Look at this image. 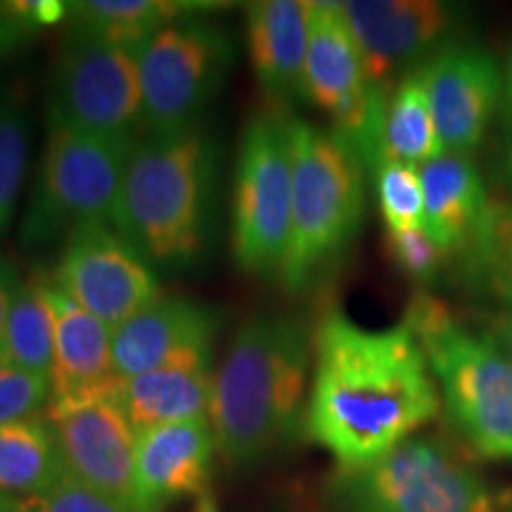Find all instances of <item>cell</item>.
Listing matches in <instances>:
<instances>
[{"instance_id":"83f0119b","label":"cell","mask_w":512,"mask_h":512,"mask_svg":"<svg viewBox=\"0 0 512 512\" xmlns=\"http://www.w3.org/2000/svg\"><path fill=\"white\" fill-rule=\"evenodd\" d=\"M380 214L387 230L425 228V190L420 169L382 159L373 169Z\"/></svg>"},{"instance_id":"484cf974","label":"cell","mask_w":512,"mask_h":512,"mask_svg":"<svg viewBox=\"0 0 512 512\" xmlns=\"http://www.w3.org/2000/svg\"><path fill=\"white\" fill-rule=\"evenodd\" d=\"M31 117L24 93L0 88V235L10 228L29 169Z\"/></svg>"},{"instance_id":"8fae6325","label":"cell","mask_w":512,"mask_h":512,"mask_svg":"<svg viewBox=\"0 0 512 512\" xmlns=\"http://www.w3.org/2000/svg\"><path fill=\"white\" fill-rule=\"evenodd\" d=\"M48 112L81 131L136 140L143 128L140 53L69 27L57 55Z\"/></svg>"},{"instance_id":"7c38bea8","label":"cell","mask_w":512,"mask_h":512,"mask_svg":"<svg viewBox=\"0 0 512 512\" xmlns=\"http://www.w3.org/2000/svg\"><path fill=\"white\" fill-rule=\"evenodd\" d=\"M53 285L112 330L162 299L155 266L110 223L67 235Z\"/></svg>"},{"instance_id":"f1b7e54d","label":"cell","mask_w":512,"mask_h":512,"mask_svg":"<svg viewBox=\"0 0 512 512\" xmlns=\"http://www.w3.org/2000/svg\"><path fill=\"white\" fill-rule=\"evenodd\" d=\"M387 254L392 264L420 285H430L439 278L441 268L451 256L441 249L425 228L387 230Z\"/></svg>"},{"instance_id":"ac0fdd59","label":"cell","mask_w":512,"mask_h":512,"mask_svg":"<svg viewBox=\"0 0 512 512\" xmlns=\"http://www.w3.org/2000/svg\"><path fill=\"white\" fill-rule=\"evenodd\" d=\"M311 0H259L245 10L247 53L266 98L285 107L304 100Z\"/></svg>"},{"instance_id":"d590c367","label":"cell","mask_w":512,"mask_h":512,"mask_svg":"<svg viewBox=\"0 0 512 512\" xmlns=\"http://www.w3.org/2000/svg\"><path fill=\"white\" fill-rule=\"evenodd\" d=\"M503 114H505V121H508V126L512 128V46L508 50V57H505L503 62Z\"/></svg>"},{"instance_id":"d6986e66","label":"cell","mask_w":512,"mask_h":512,"mask_svg":"<svg viewBox=\"0 0 512 512\" xmlns=\"http://www.w3.org/2000/svg\"><path fill=\"white\" fill-rule=\"evenodd\" d=\"M425 230L448 256H463L484 233L496 204L467 155H441L420 166Z\"/></svg>"},{"instance_id":"4316f807","label":"cell","mask_w":512,"mask_h":512,"mask_svg":"<svg viewBox=\"0 0 512 512\" xmlns=\"http://www.w3.org/2000/svg\"><path fill=\"white\" fill-rule=\"evenodd\" d=\"M460 259L470 283L512 309V207L496 204L484 233Z\"/></svg>"},{"instance_id":"ffe728a7","label":"cell","mask_w":512,"mask_h":512,"mask_svg":"<svg viewBox=\"0 0 512 512\" xmlns=\"http://www.w3.org/2000/svg\"><path fill=\"white\" fill-rule=\"evenodd\" d=\"M43 297L53 313L55 358L50 370V399L91 392L112 384V335L114 330L93 313H88L53 280L38 278Z\"/></svg>"},{"instance_id":"6da1fadb","label":"cell","mask_w":512,"mask_h":512,"mask_svg":"<svg viewBox=\"0 0 512 512\" xmlns=\"http://www.w3.org/2000/svg\"><path fill=\"white\" fill-rule=\"evenodd\" d=\"M311 373L304 430L342 470L387 456L441 411L430 363L403 323L373 330L328 311L313 332Z\"/></svg>"},{"instance_id":"4fadbf2b","label":"cell","mask_w":512,"mask_h":512,"mask_svg":"<svg viewBox=\"0 0 512 512\" xmlns=\"http://www.w3.org/2000/svg\"><path fill=\"white\" fill-rule=\"evenodd\" d=\"M114 382L50 399L46 420L69 477L98 494L133 505L138 432L121 408Z\"/></svg>"},{"instance_id":"2e32d148","label":"cell","mask_w":512,"mask_h":512,"mask_svg":"<svg viewBox=\"0 0 512 512\" xmlns=\"http://www.w3.org/2000/svg\"><path fill=\"white\" fill-rule=\"evenodd\" d=\"M216 335V311L188 299H157L114 330V377L126 380L171 366H211Z\"/></svg>"},{"instance_id":"d6a6232c","label":"cell","mask_w":512,"mask_h":512,"mask_svg":"<svg viewBox=\"0 0 512 512\" xmlns=\"http://www.w3.org/2000/svg\"><path fill=\"white\" fill-rule=\"evenodd\" d=\"M479 337H482L489 347H494L505 361L512 363V309L491 313V316L484 320Z\"/></svg>"},{"instance_id":"5bb4252c","label":"cell","mask_w":512,"mask_h":512,"mask_svg":"<svg viewBox=\"0 0 512 512\" xmlns=\"http://www.w3.org/2000/svg\"><path fill=\"white\" fill-rule=\"evenodd\" d=\"M373 86L389 91L396 74H408L446 46L463 10L441 0H349L342 3Z\"/></svg>"},{"instance_id":"e0dca14e","label":"cell","mask_w":512,"mask_h":512,"mask_svg":"<svg viewBox=\"0 0 512 512\" xmlns=\"http://www.w3.org/2000/svg\"><path fill=\"white\" fill-rule=\"evenodd\" d=\"M216 451L209 418L174 422L138 434L133 510L162 512L185 496L207 489Z\"/></svg>"},{"instance_id":"8d00e7d4","label":"cell","mask_w":512,"mask_h":512,"mask_svg":"<svg viewBox=\"0 0 512 512\" xmlns=\"http://www.w3.org/2000/svg\"><path fill=\"white\" fill-rule=\"evenodd\" d=\"M501 171H503V181L508 185V190L512 192V128L505 138L503 145V157H501Z\"/></svg>"},{"instance_id":"ba28073f","label":"cell","mask_w":512,"mask_h":512,"mask_svg":"<svg viewBox=\"0 0 512 512\" xmlns=\"http://www.w3.org/2000/svg\"><path fill=\"white\" fill-rule=\"evenodd\" d=\"M292 233L290 117L264 112L240 140L230 207V249L242 271L283 275Z\"/></svg>"},{"instance_id":"8992f818","label":"cell","mask_w":512,"mask_h":512,"mask_svg":"<svg viewBox=\"0 0 512 512\" xmlns=\"http://www.w3.org/2000/svg\"><path fill=\"white\" fill-rule=\"evenodd\" d=\"M330 512H512L458 448L434 437L403 441L375 463L325 484Z\"/></svg>"},{"instance_id":"9a60e30c","label":"cell","mask_w":512,"mask_h":512,"mask_svg":"<svg viewBox=\"0 0 512 512\" xmlns=\"http://www.w3.org/2000/svg\"><path fill=\"white\" fill-rule=\"evenodd\" d=\"M444 155H467L482 145L503 102V69L472 43H446L420 64Z\"/></svg>"},{"instance_id":"f546056e","label":"cell","mask_w":512,"mask_h":512,"mask_svg":"<svg viewBox=\"0 0 512 512\" xmlns=\"http://www.w3.org/2000/svg\"><path fill=\"white\" fill-rule=\"evenodd\" d=\"M17 512H136L133 505L121 503L98 491L88 489L72 477H64L43 494L19 498Z\"/></svg>"},{"instance_id":"4dcf8cb0","label":"cell","mask_w":512,"mask_h":512,"mask_svg":"<svg viewBox=\"0 0 512 512\" xmlns=\"http://www.w3.org/2000/svg\"><path fill=\"white\" fill-rule=\"evenodd\" d=\"M48 399V377L0 366V425L38 415Z\"/></svg>"},{"instance_id":"3957f363","label":"cell","mask_w":512,"mask_h":512,"mask_svg":"<svg viewBox=\"0 0 512 512\" xmlns=\"http://www.w3.org/2000/svg\"><path fill=\"white\" fill-rule=\"evenodd\" d=\"M216 147L200 126L136 140L110 226L155 271H190L209 252Z\"/></svg>"},{"instance_id":"5b68a950","label":"cell","mask_w":512,"mask_h":512,"mask_svg":"<svg viewBox=\"0 0 512 512\" xmlns=\"http://www.w3.org/2000/svg\"><path fill=\"white\" fill-rule=\"evenodd\" d=\"M403 325L430 363L453 427L477 453L503 458L512 446V363L427 292L413 294Z\"/></svg>"},{"instance_id":"7402d4cb","label":"cell","mask_w":512,"mask_h":512,"mask_svg":"<svg viewBox=\"0 0 512 512\" xmlns=\"http://www.w3.org/2000/svg\"><path fill=\"white\" fill-rule=\"evenodd\" d=\"M64 477L67 470L46 415L0 425V494H43Z\"/></svg>"},{"instance_id":"52a82bcc","label":"cell","mask_w":512,"mask_h":512,"mask_svg":"<svg viewBox=\"0 0 512 512\" xmlns=\"http://www.w3.org/2000/svg\"><path fill=\"white\" fill-rule=\"evenodd\" d=\"M131 138L81 131L48 112V136L19 223L24 247H43L76 228L110 223L124 183Z\"/></svg>"},{"instance_id":"603a6c76","label":"cell","mask_w":512,"mask_h":512,"mask_svg":"<svg viewBox=\"0 0 512 512\" xmlns=\"http://www.w3.org/2000/svg\"><path fill=\"white\" fill-rule=\"evenodd\" d=\"M441 155H444V147H441L437 124H434L425 74H422V67H415L403 74L387 93L382 121V159L420 169Z\"/></svg>"},{"instance_id":"cb8c5ba5","label":"cell","mask_w":512,"mask_h":512,"mask_svg":"<svg viewBox=\"0 0 512 512\" xmlns=\"http://www.w3.org/2000/svg\"><path fill=\"white\" fill-rule=\"evenodd\" d=\"M190 8L188 3L166 0H81L69 3V19L81 34L140 53L159 29L190 17Z\"/></svg>"},{"instance_id":"f35d334b","label":"cell","mask_w":512,"mask_h":512,"mask_svg":"<svg viewBox=\"0 0 512 512\" xmlns=\"http://www.w3.org/2000/svg\"><path fill=\"white\" fill-rule=\"evenodd\" d=\"M195 512H219V510H216L214 498H211L209 494H202L200 498H197V508H195Z\"/></svg>"},{"instance_id":"e575fe53","label":"cell","mask_w":512,"mask_h":512,"mask_svg":"<svg viewBox=\"0 0 512 512\" xmlns=\"http://www.w3.org/2000/svg\"><path fill=\"white\" fill-rule=\"evenodd\" d=\"M27 34L29 31L24 29L22 24H17L15 19L10 17V12L3 8V3H0V62L27 38Z\"/></svg>"},{"instance_id":"9c48e42d","label":"cell","mask_w":512,"mask_h":512,"mask_svg":"<svg viewBox=\"0 0 512 512\" xmlns=\"http://www.w3.org/2000/svg\"><path fill=\"white\" fill-rule=\"evenodd\" d=\"M235 46L226 31L183 17L159 29L140 50L143 128L147 136L195 128L233 67Z\"/></svg>"},{"instance_id":"277c9868","label":"cell","mask_w":512,"mask_h":512,"mask_svg":"<svg viewBox=\"0 0 512 512\" xmlns=\"http://www.w3.org/2000/svg\"><path fill=\"white\" fill-rule=\"evenodd\" d=\"M292 233L280 283L311 287L347 254L366 209V166L332 128L290 117Z\"/></svg>"},{"instance_id":"74e56055","label":"cell","mask_w":512,"mask_h":512,"mask_svg":"<svg viewBox=\"0 0 512 512\" xmlns=\"http://www.w3.org/2000/svg\"><path fill=\"white\" fill-rule=\"evenodd\" d=\"M19 510V498L0 494V512H17Z\"/></svg>"},{"instance_id":"ab89813d","label":"cell","mask_w":512,"mask_h":512,"mask_svg":"<svg viewBox=\"0 0 512 512\" xmlns=\"http://www.w3.org/2000/svg\"><path fill=\"white\" fill-rule=\"evenodd\" d=\"M503 458H512V446L508 448V451H505V453H503Z\"/></svg>"},{"instance_id":"44dd1931","label":"cell","mask_w":512,"mask_h":512,"mask_svg":"<svg viewBox=\"0 0 512 512\" xmlns=\"http://www.w3.org/2000/svg\"><path fill=\"white\" fill-rule=\"evenodd\" d=\"M114 392L138 434L174 422L209 418L211 366H171L114 382Z\"/></svg>"},{"instance_id":"836d02e7","label":"cell","mask_w":512,"mask_h":512,"mask_svg":"<svg viewBox=\"0 0 512 512\" xmlns=\"http://www.w3.org/2000/svg\"><path fill=\"white\" fill-rule=\"evenodd\" d=\"M22 285V278H19L17 266L12 264L8 256L0 254V339H3L5 320H8L12 299Z\"/></svg>"},{"instance_id":"7a4b0ae2","label":"cell","mask_w":512,"mask_h":512,"mask_svg":"<svg viewBox=\"0 0 512 512\" xmlns=\"http://www.w3.org/2000/svg\"><path fill=\"white\" fill-rule=\"evenodd\" d=\"M311 363L313 337L299 318L261 313L235 332L209 411L216 448L230 463L252 465L306 427Z\"/></svg>"},{"instance_id":"30bf717a","label":"cell","mask_w":512,"mask_h":512,"mask_svg":"<svg viewBox=\"0 0 512 512\" xmlns=\"http://www.w3.org/2000/svg\"><path fill=\"white\" fill-rule=\"evenodd\" d=\"M387 93L370 83L342 3L311 0L304 100L328 114L332 131L354 147L370 174L382 159Z\"/></svg>"},{"instance_id":"1f68e13d","label":"cell","mask_w":512,"mask_h":512,"mask_svg":"<svg viewBox=\"0 0 512 512\" xmlns=\"http://www.w3.org/2000/svg\"><path fill=\"white\" fill-rule=\"evenodd\" d=\"M3 8L27 31L55 27L69 17V3L64 0H12Z\"/></svg>"},{"instance_id":"d4e9b609","label":"cell","mask_w":512,"mask_h":512,"mask_svg":"<svg viewBox=\"0 0 512 512\" xmlns=\"http://www.w3.org/2000/svg\"><path fill=\"white\" fill-rule=\"evenodd\" d=\"M55 358L53 313L43 297L38 280H22L12 299L3 339H0V366L43 375L50 380Z\"/></svg>"}]
</instances>
